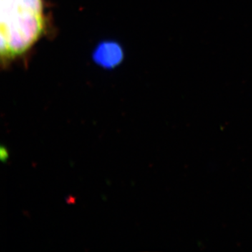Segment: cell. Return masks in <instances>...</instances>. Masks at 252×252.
I'll use <instances>...</instances> for the list:
<instances>
[{
  "label": "cell",
  "mask_w": 252,
  "mask_h": 252,
  "mask_svg": "<svg viewBox=\"0 0 252 252\" xmlns=\"http://www.w3.org/2000/svg\"><path fill=\"white\" fill-rule=\"evenodd\" d=\"M44 0H1V61L9 64L45 33Z\"/></svg>",
  "instance_id": "6da1fadb"
},
{
  "label": "cell",
  "mask_w": 252,
  "mask_h": 252,
  "mask_svg": "<svg viewBox=\"0 0 252 252\" xmlns=\"http://www.w3.org/2000/svg\"><path fill=\"white\" fill-rule=\"evenodd\" d=\"M93 58L101 67L112 69L122 62L124 51L122 46L114 41H104L96 47Z\"/></svg>",
  "instance_id": "7a4b0ae2"
},
{
  "label": "cell",
  "mask_w": 252,
  "mask_h": 252,
  "mask_svg": "<svg viewBox=\"0 0 252 252\" xmlns=\"http://www.w3.org/2000/svg\"><path fill=\"white\" fill-rule=\"evenodd\" d=\"M0 157H1V161L3 162H6L8 158H9L7 150L3 146H1V149H0Z\"/></svg>",
  "instance_id": "3957f363"
}]
</instances>
